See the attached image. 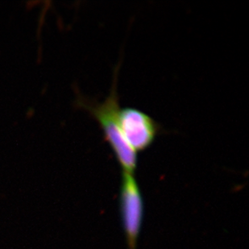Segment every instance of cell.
<instances>
[{
  "label": "cell",
  "mask_w": 249,
  "mask_h": 249,
  "mask_svg": "<svg viewBox=\"0 0 249 249\" xmlns=\"http://www.w3.org/2000/svg\"><path fill=\"white\" fill-rule=\"evenodd\" d=\"M117 73L116 69L111 91L104 101H91L78 97L77 104L98 122L122 171L134 174L138 161L137 153L130 147L120 129L119 113L121 107L117 93Z\"/></svg>",
  "instance_id": "1"
},
{
  "label": "cell",
  "mask_w": 249,
  "mask_h": 249,
  "mask_svg": "<svg viewBox=\"0 0 249 249\" xmlns=\"http://www.w3.org/2000/svg\"><path fill=\"white\" fill-rule=\"evenodd\" d=\"M120 207L127 247L136 249L143 222V201L134 174L122 172Z\"/></svg>",
  "instance_id": "2"
},
{
  "label": "cell",
  "mask_w": 249,
  "mask_h": 249,
  "mask_svg": "<svg viewBox=\"0 0 249 249\" xmlns=\"http://www.w3.org/2000/svg\"><path fill=\"white\" fill-rule=\"evenodd\" d=\"M119 119L123 136L137 153L150 148L159 135V124L140 109L120 108Z\"/></svg>",
  "instance_id": "3"
}]
</instances>
